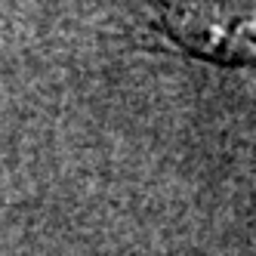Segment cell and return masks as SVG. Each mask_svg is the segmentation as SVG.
<instances>
[{"label": "cell", "instance_id": "6da1fadb", "mask_svg": "<svg viewBox=\"0 0 256 256\" xmlns=\"http://www.w3.org/2000/svg\"><path fill=\"white\" fill-rule=\"evenodd\" d=\"M167 25L198 56L256 65V6H238V0H182L170 10Z\"/></svg>", "mask_w": 256, "mask_h": 256}]
</instances>
